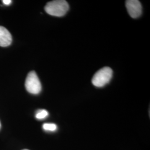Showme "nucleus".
I'll return each mask as SVG.
<instances>
[{
	"mask_svg": "<svg viewBox=\"0 0 150 150\" xmlns=\"http://www.w3.org/2000/svg\"><path fill=\"white\" fill-rule=\"evenodd\" d=\"M69 10V5L66 1L55 0L48 2L45 7V11L51 16L62 17Z\"/></svg>",
	"mask_w": 150,
	"mask_h": 150,
	"instance_id": "nucleus-1",
	"label": "nucleus"
},
{
	"mask_svg": "<svg viewBox=\"0 0 150 150\" xmlns=\"http://www.w3.org/2000/svg\"><path fill=\"white\" fill-rule=\"evenodd\" d=\"M113 71L108 67H103L98 70L92 79V84L97 87H101L107 84L112 79Z\"/></svg>",
	"mask_w": 150,
	"mask_h": 150,
	"instance_id": "nucleus-2",
	"label": "nucleus"
},
{
	"mask_svg": "<svg viewBox=\"0 0 150 150\" xmlns=\"http://www.w3.org/2000/svg\"><path fill=\"white\" fill-rule=\"evenodd\" d=\"M25 87L29 93L34 95L38 94L41 91V82L35 71L28 73L25 81Z\"/></svg>",
	"mask_w": 150,
	"mask_h": 150,
	"instance_id": "nucleus-3",
	"label": "nucleus"
},
{
	"mask_svg": "<svg viewBox=\"0 0 150 150\" xmlns=\"http://www.w3.org/2000/svg\"><path fill=\"white\" fill-rule=\"evenodd\" d=\"M126 6L129 16L136 18L142 14V5L139 1L128 0L126 1Z\"/></svg>",
	"mask_w": 150,
	"mask_h": 150,
	"instance_id": "nucleus-4",
	"label": "nucleus"
},
{
	"mask_svg": "<svg viewBox=\"0 0 150 150\" xmlns=\"http://www.w3.org/2000/svg\"><path fill=\"white\" fill-rule=\"evenodd\" d=\"M12 41L10 32L5 27L0 26V46L7 47L11 45Z\"/></svg>",
	"mask_w": 150,
	"mask_h": 150,
	"instance_id": "nucleus-5",
	"label": "nucleus"
},
{
	"mask_svg": "<svg viewBox=\"0 0 150 150\" xmlns=\"http://www.w3.org/2000/svg\"><path fill=\"white\" fill-rule=\"evenodd\" d=\"M48 115V112L46 110H40L36 114V118L38 120H42L46 118Z\"/></svg>",
	"mask_w": 150,
	"mask_h": 150,
	"instance_id": "nucleus-6",
	"label": "nucleus"
},
{
	"mask_svg": "<svg viewBox=\"0 0 150 150\" xmlns=\"http://www.w3.org/2000/svg\"><path fill=\"white\" fill-rule=\"evenodd\" d=\"M43 129L46 131H54L57 129V126L54 123H44L43 125Z\"/></svg>",
	"mask_w": 150,
	"mask_h": 150,
	"instance_id": "nucleus-7",
	"label": "nucleus"
},
{
	"mask_svg": "<svg viewBox=\"0 0 150 150\" xmlns=\"http://www.w3.org/2000/svg\"><path fill=\"white\" fill-rule=\"evenodd\" d=\"M2 2L6 5H9L11 4V2H12L11 0H4V1H2Z\"/></svg>",
	"mask_w": 150,
	"mask_h": 150,
	"instance_id": "nucleus-8",
	"label": "nucleus"
},
{
	"mask_svg": "<svg viewBox=\"0 0 150 150\" xmlns=\"http://www.w3.org/2000/svg\"><path fill=\"white\" fill-rule=\"evenodd\" d=\"M1 122H0V129H1Z\"/></svg>",
	"mask_w": 150,
	"mask_h": 150,
	"instance_id": "nucleus-9",
	"label": "nucleus"
},
{
	"mask_svg": "<svg viewBox=\"0 0 150 150\" xmlns=\"http://www.w3.org/2000/svg\"><path fill=\"white\" fill-rule=\"evenodd\" d=\"M27 150V149H24V150Z\"/></svg>",
	"mask_w": 150,
	"mask_h": 150,
	"instance_id": "nucleus-10",
	"label": "nucleus"
}]
</instances>
